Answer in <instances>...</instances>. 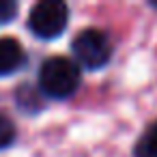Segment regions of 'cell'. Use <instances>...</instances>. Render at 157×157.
<instances>
[{
    "label": "cell",
    "instance_id": "cell-1",
    "mask_svg": "<svg viewBox=\"0 0 157 157\" xmlns=\"http://www.w3.org/2000/svg\"><path fill=\"white\" fill-rule=\"evenodd\" d=\"M80 86V69L71 58H48L39 69V88L52 99H67Z\"/></svg>",
    "mask_w": 157,
    "mask_h": 157
},
{
    "label": "cell",
    "instance_id": "cell-2",
    "mask_svg": "<svg viewBox=\"0 0 157 157\" xmlns=\"http://www.w3.org/2000/svg\"><path fill=\"white\" fill-rule=\"evenodd\" d=\"M71 50H73V56L75 60L84 67V69H101L103 65L110 63L112 58V43L108 39L105 33L97 30V28H86L82 30L73 43H71Z\"/></svg>",
    "mask_w": 157,
    "mask_h": 157
},
{
    "label": "cell",
    "instance_id": "cell-3",
    "mask_svg": "<svg viewBox=\"0 0 157 157\" xmlns=\"http://www.w3.org/2000/svg\"><path fill=\"white\" fill-rule=\"evenodd\" d=\"M69 22V9L60 0H43L35 5L28 15V28L39 39H56Z\"/></svg>",
    "mask_w": 157,
    "mask_h": 157
},
{
    "label": "cell",
    "instance_id": "cell-4",
    "mask_svg": "<svg viewBox=\"0 0 157 157\" xmlns=\"http://www.w3.org/2000/svg\"><path fill=\"white\" fill-rule=\"evenodd\" d=\"M24 50L15 39H0V75H11L24 65Z\"/></svg>",
    "mask_w": 157,
    "mask_h": 157
},
{
    "label": "cell",
    "instance_id": "cell-5",
    "mask_svg": "<svg viewBox=\"0 0 157 157\" xmlns=\"http://www.w3.org/2000/svg\"><path fill=\"white\" fill-rule=\"evenodd\" d=\"M136 157H157V121L138 140V144H136Z\"/></svg>",
    "mask_w": 157,
    "mask_h": 157
},
{
    "label": "cell",
    "instance_id": "cell-6",
    "mask_svg": "<svg viewBox=\"0 0 157 157\" xmlns=\"http://www.w3.org/2000/svg\"><path fill=\"white\" fill-rule=\"evenodd\" d=\"M13 140H15V125L7 116H0V148L11 146Z\"/></svg>",
    "mask_w": 157,
    "mask_h": 157
},
{
    "label": "cell",
    "instance_id": "cell-7",
    "mask_svg": "<svg viewBox=\"0 0 157 157\" xmlns=\"http://www.w3.org/2000/svg\"><path fill=\"white\" fill-rule=\"evenodd\" d=\"M15 15H17V5L11 0H0V26L9 24Z\"/></svg>",
    "mask_w": 157,
    "mask_h": 157
}]
</instances>
